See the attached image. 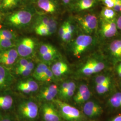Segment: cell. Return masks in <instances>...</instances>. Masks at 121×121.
<instances>
[{"label": "cell", "instance_id": "cell-1", "mask_svg": "<svg viewBox=\"0 0 121 121\" xmlns=\"http://www.w3.org/2000/svg\"><path fill=\"white\" fill-rule=\"evenodd\" d=\"M54 102L57 106L60 116L65 120L78 121L82 118L81 113L77 108L59 99H54Z\"/></svg>", "mask_w": 121, "mask_h": 121}, {"label": "cell", "instance_id": "cell-2", "mask_svg": "<svg viewBox=\"0 0 121 121\" xmlns=\"http://www.w3.org/2000/svg\"><path fill=\"white\" fill-rule=\"evenodd\" d=\"M93 38L88 35H79L75 39L72 46L74 56L79 57L92 43Z\"/></svg>", "mask_w": 121, "mask_h": 121}, {"label": "cell", "instance_id": "cell-3", "mask_svg": "<svg viewBox=\"0 0 121 121\" xmlns=\"http://www.w3.org/2000/svg\"><path fill=\"white\" fill-rule=\"evenodd\" d=\"M78 20L81 29L86 34L92 33L97 28L98 20L94 14H87L79 17Z\"/></svg>", "mask_w": 121, "mask_h": 121}, {"label": "cell", "instance_id": "cell-4", "mask_svg": "<svg viewBox=\"0 0 121 121\" xmlns=\"http://www.w3.org/2000/svg\"><path fill=\"white\" fill-rule=\"evenodd\" d=\"M32 17V15L30 12L20 10L12 14L9 17V21L14 26H21L29 23Z\"/></svg>", "mask_w": 121, "mask_h": 121}, {"label": "cell", "instance_id": "cell-5", "mask_svg": "<svg viewBox=\"0 0 121 121\" xmlns=\"http://www.w3.org/2000/svg\"><path fill=\"white\" fill-rule=\"evenodd\" d=\"M18 110L22 117L33 119L36 118L38 115V107L34 102L25 101L20 105Z\"/></svg>", "mask_w": 121, "mask_h": 121}, {"label": "cell", "instance_id": "cell-6", "mask_svg": "<svg viewBox=\"0 0 121 121\" xmlns=\"http://www.w3.org/2000/svg\"><path fill=\"white\" fill-rule=\"evenodd\" d=\"M35 43L30 38H25L22 39L18 44L17 53L18 55L23 57L30 56L34 50Z\"/></svg>", "mask_w": 121, "mask_h": 121}, {"label": "cell", "instance_id": "cell-7", "mask_svg": "<svg viewBox=\"0 0 121 121\" xmlns=\"http://www.w3.org/2000/svg\"><path fill=\"white\" fill-rule=\"evenodd\" d=\"M100 33L104 38H110L115 36L117 32L116 22L113 20L101 19Z\"/></svg>", "mask_w": 121, "mask_h": 121}, {"label": "cell", "instance_id": "cell-8", "mask_svg": "<svg viewBox=\"0 0 121 121\" xmlns=\"http://www.w3.org/2000/svg\"><path fill=\"white\" fill-rule=\"evenodd\" d=\"M105 68L104 62L96 59L88 60L82 66L81 72L86 75H90L93 73L99 72Z\"/></svg>", "mask_w": 121, "mask_h": 121}, {"label": "cell", "instance_id": "cell-9", "mask_svg": "<svg viewBox=\"0 0 121 121\" xmlns=\"http://www.w3.org/2000/svg\"><path fill=\"white\" fill-rule=\"evenodd\" d=\"M18 56L17 50L13 48L1 50L0 51V64L4 65H13Z\"/></svg>", "mask_w": 121, "mask_h": 121}, {"label": "cell", "instance_id": "cell-10", "mask_svg": "<svg viewBox=\"0 0 121 121\" xmlns=\"http://www.w3.org/2000/svg\"><path fill=\"white\" fill-rule=\"evenodd\" d=\"M43 116L44 121H60L58 112L51 104H44L42 108Z\"/></svg>", "mask_w": 121, "mask_h": 121}, {"label": "cell", "instance_id": "cell-11", "mask_svg": "<svg viewBox=\"0 0 121 121\" xmlns=\"http://www.w3.org/2000/svg\"><path fill=\"white\" fill-rule=\"evenodd\" d=\"M83 111L87 116L93 117L101 114L103 110L98 104L93 101H88L84 105Z\"/></svg>", "mask_w": 121, "mask_h": 121}, {"label": "cell", "instance_id": "cell-12", "mask_svg": "<svg viewBox=\"0 0 121 121\" xmlns=\"http://www.w3.org/2000/svg\"><path fill=\"white\" fill-rule=\"evenodd\" d=\"M58 93L57 86L55 84H51L44 87L40 91L39 97L45 101L53 100Z\"/></svg>", "mask_w": 121, "mask_h": 121}, {"label": "cell", "instance_id": "cell-13", "mask_svg": "<svg viewBox=\"0 0 121 121\" xmlns=\"http://www.w3.org/2000/svg\"><path fill=\"white\" fill-rule=\"evenodd\" d=\"M68 66L64 62L58 61L52 65L51 70L54 75L60 77L66 73L68 70Z\"/></svg>", "mask_w": 121, "mask_h": 121}, {"label": "cell", "instance_id": "cell-14", "mask_svg": "<svg viewBox=\"0 0 121 121\" xmlns=\"http://www.w3.org/2000/svg\"><path fill=\"white\" fill-rule=\"evenodd\" d=\"M37 5L47 13H54L56 10V5L52 0H38Z\"/></svg>", "mask_w": 121, "mask_h": 121}, {"label": "cell", "instance_id": "cell-15", "mask_svg": "<svg viewBox=\"0 0 121 121\" xmlns=\"http://www.w3.org/2000/svg\"><path fill=\"white\" fill-rule=\"evenodd\" d=\"M109 49L112 56L121 58V39L113 40L109 45Z\"/></svg>", "mask_w": 121, "mask_h": 121}, {"label": "cell", "instance_id": "cell-16", "mask_svg": "<svg viewBox=\"0 0 121 121\" xmlns=\"http://www.w3.org/2000/svg\"><path fill=\"white\" fill-rule=\"evenodd\" d=\"M10 75L8 70L4 66L0 65V89L7 85L10 80Z\"/></svg>", "mask_w": 121, "mask_h": 121}, {"label": "cell", "instance_id": "cell-17", "mask_svg": "<svg viewBox=\"0 0 121 121\" xmlns=\"http://www.w3.org/2000/svg\"><path fill=\"white\" fill-rule=\"evenodd\" d=\"M13 98L9 95H0V109L7 110L11 108L13 104Z\"/></svg>", "mask_w": 121, "mask_h": 121}, {"label": "cell", "instance_id": "cell-18", "mask_svg": "<svg viewBox=\"0 0 121 121\" xmlns=\"http://www.w3.org/2000/svg\"><path fill=\"white\" fill-rule=\"evenodd\" d=\"M95 0H77L76 6L79 10H84L91 8L95 3Z\"/></svg>", "mask_w": 121, "mask_h": 121}, {"label": "cell", "instance_id": "cell-19", "mask_svg": "<svg viewBox=\"0 0 121 121\" xmlns=\"http://www.w3.org/2000/svg\"><path fill=\"white\" fill-rule=\"evenodd\" d=\"M102 19L105 20H113L116 15V12L112 9L104 7L101 11Z\"/></svg>", "mask_w": 121, "mask_h": 121}, {"label": "cell", "instance_id": "cell-20", "mask_svg": "<svg viewBox=\"0 0 121 121\" xmlns=\"http://www.w3.org/2000/svg\"><path fill=\"white\" fill-rule=\"evenodd\" d=\"M47 65L44 63L39 64L36 68L33 73V77L37 80L40 81L42 76L44 73L46 69L48 68Z\"/></svg>", "mask_w": 121, "mask_h": 121}, {"label": "cell", "instance_id": "cell-21", "mask_svg": "<svg viewBox=\"0 0 121 121\" xmlns=\"http://www.w3.org/2000/svg\"><path fill=\"white\" fill-rule=\"evenodd\" d=\"M19 84L25 86L30 92H34L37 91L39 88L38 84L37 82L32 79L26 80L25 81L19 82Z\"/></svg>", "mask_w": 121, "mask_h": 121}, {"label": "cell", "instance_id": "cell-22", "mask_svg": "<svg viewBox=\"0 0 121 121\" xmlns=\"http://www.w3.org/2000/svg\"><path fill=\"white\" fill-rule=\"evenodd\" d=\"M109 103L113 107L121 108V92H117L112 95L109 99Z\"/></svg>", "mask_w": 121, "mask_h": 121}, {"label": "cell", "instance_id": "cell-23", "mask_svg": "<svg viewBox=\"0 0 121 121\" xmlns=\"http://www.w3.org/2000/svg\"><path fill=\"white\" fill-rule=\"evenodd\" d=\"M14 45L12 40L0 39V51L12 48Z\"/></svg>", "mask_w": 121, "mask_h": 121}, {"label": "cell", "instance_id": "cell-24", "mask_svg": "<svg viewBox=\"0 0 121 121\" xmlns=\"http://www.w3.org/2000/svg\"><path fill=\"white\" fill-rule=\"evenodd\" d=\"M35 31L37 35L41 36H47L49 35L47 27L42 24H39L35 28Z\"/></svg>", "mask_w": 121, "mask_h": 121}, {"label": "cell", "instance_id": "cell-25", "mask_svg": "<svg viewBox=\"0 0 121 121\" xmlns=\"http://www.w3.org/2000/svg\"><path fill=\"white\" fill-rule=\"evenodd\" d=\"M110 83L111 82L96 84V91L99 94H102L107 92L109 89Z\"/></svg>", "mask_w": 121, "mask_h": 121}, {"label": "cell", "instance_id": "cell-26", "mask_svg": "<svg viewBox=\"0 0 121 121\" xmlns=\"http://www.w3.org/2000/svg\"><path fill=\"white\" fill-rule=\"evenodd\" d=\"M57 23L55 19L50 18L47 24L46 25L48 29L49 35H52L53 34L56 30Z\"/></svg>", "mask_w": 121, "mask_h": 121}, {"label": "cell", "instance_id": "cell-27", "mask_svg": "<svg viewBox=\"0 0 121 121\" xmlns=\"http://www.w3.org/2000/svg\"><path fill=\"white\" fill-rule=\"evenodd\" d=\"M56 49H55L53 50L48 52L47 53L41 56V57L43 60L45 62H50L53 60L56 57Z\"/></svg>", "mask_w": 121, "mask_h": 121}, {"label": "cell", "instance_id": "cell-28", "mask_svg": "<svg viewBox=\"0 0 121 121\" xmlns=\"http://www.w3.org/2000/svg\"><path fill=\"white\" fill-rule=\"evenodd\" d=\"M15 38V35L12 31L7 30H0V39L13 40Z\"/></svg>", "mask_w": 121, "mask_h": 121}, {"label": "cell", "instance_id": "cell-29", "mask_svg": "<svg viewBox=\"0 0 121 121\" xmlns=\"http://www.w3.org/2000/svg\"><path fill=\"white\" fill-rule=\"evenodd\" d=\"M55 49V48H54L52 45L49 44H43L39 48V53L40 56H41L48 52L54 50Z\"/></svg>", "mask_w": 121, "mask_h": 121}, {"label": "cell", "instance_id": "cell-30", "mask_svg": "<svg viewBox=\"0 0 121 121\" xmlns=\"http://www.w3.org/2000/svg\"><path fill=\"white\" fill-rule=\"evenodd\" d=\"M54 74L52 72L51 69L48 68L46 69L44 73L42 76L41 80L43 82H49L51 81L53 78Z\"/></svg>", "mask_w": 121, "mask_h": 121}, {"label": "cell", "instance_id": "cell-31", "mask_svg": "<svg viewBox=\"0 0 121 121\" xmlns=\"http://www.w3.org/2000/svg\"><path fill=\"white\" fill-rule=\"evenodd\" d=\"M32 70L29 69L27 67V65L25 66L22 67L16 68V73L17 74L21 75L24 76H27L30 74L31 73Z\"/></svg>", "mask_w": 121, "mask_h": 121}, {"label": "cell", "instance_id": "cell-32", "mask_svg": "<svg viewBox=\"0 0 121 121\" xmlns=\"http://www.w3.org/2000/svg\"><path fill=\"white\" fill-rule=\"evenodd\" d=\"M90 96L91 92L89 90H88L83 95L80 96L78 98L74 99V100L77 104H81L87 101L90 98Z\"/></svg>", "mask_w": 121, "mask_h": 121}, {"label": "cell", "instance_id": "cell-33", "mask_svg": "<svg viewBox=\"0 0 121 121\" xmlns=\"http://www.w3.org/2000/svg\"><path fill=\"white\" fill-rule=\"evenodd\" d=\"M88 90H89V88L85 84L81 85L78 88L77 92L74 96L73 99H76L78 98L79 97H80V96L83 95L86 91H88Z\"/></svg>", "mask_w": 121, "mask_h": 121}, {"label": "cell", "instance_id": "cell-34", "mask_svg": "<svg viewBox=\"0 0 121 121\" xmlns=\"http://www.w3.org/2000/svg\"><path fill=\"white\" fill-rule=\"evenodd\" d=\"M95 82L96 84H99L104 83L111 82V81L110 78L108 76L99 75L95 78Z\"/></svg>", "mask_w": 121, "mask_h": 121}, {"label": "cell", "instance_id": "cell-35", "mask_svg": "<svg viewBox=\"0 0 121 121\" xmlns=\"http://www.w3.org/2000/svg\"><path fill=\"white\" fill-rule=\"evenodd\" d=\"M16 4V0H3L2 6L4 8H11Z\"/></svg>", "mask_w": 121, "mask_h": 121}, {"label": "cell", "instance_id": "cell-36", "mask_svg": "<svg viewBox=\"0 0 121 121\" xmlns=\"http://www.w3.org/2000/svg\"><path fill=\"white\" fill-rule=\"evenodd\" d=\"M116 0H102V2L105 7L112 9L115 3Z\"/></svg>", "mask_w": 121, "mask_h": 121}, {"label": "cell", "instance_id": "cell-37", "mask_svg": "<svg viewBox=\"0 0 121 121\" xmlns=\"http://www.w3.org/2000/svg\"><path fill=\"white\" fill-rule=\"evenodd\" d=\"M74 92V90H69L65 92V93H64L63 94L61 95L60 96H61V97L63 99H69L73 95Z\"/></svg>", "mask_w": 121, "mask_h": 121}, {"label": "cell", "instance_id": "cell-38", "mask_svg": "<svg viewBox=\"0 0 121 121\" xmlns=\"http://www.w3.org/2000/svg\"><path fill=\"white\" fill-rule=\"evenodd\" d=\"M72 34L68 31H66L65 33L61 36V38L63 40V41L65 42H68L72 38Z\"/></svg>", "mask_w": 121, "mask_h": 121}, {"label": "cell", "instance_id": "cell-39", "mask_svg": "<svg viewBox=\"0 0 121 121\" xmlns=\"http://www.w3.org/2000/svg\"><path fill=\"white\" fill-rule=\"evenodd\" d=\"M112 9L117 12H121V0H116Z\"/></svg>", "mask_w": 121, "mask_h": 121}, {"label": "cell", "instance_id": "cell-40", "mask_svg": "<svg viewBox=\"0 0 121 121\" xmlns=\"http://www.w3.org/2000/svg\"><path fill=\"white\" fill-rule=\"evenodd\" d=\"M65 24L67 31H68L71 33L73 34L75 30L74 26L69 22H65Z\"/></svg>", "mask_w": 121, "mask_h": 121}, {"label": "cell", "instance_id": "cell-41", "mask_svg": "<svg viewBox=\"0 0 121 121\" xmlns=\"http://www.w3.org/2000/svg\"><path fill=\"white\" fill-rule=\"evenodd\" d=\"M29 62V61L27 60V59H24V58L21 59L18 61L17 67L19 68V67H23V66H25L26 65H27V64Z\"/></svg>", "mask_w": 121, "mask_h": 121}, {"label": "cell", "instance_id": "cell-42", "mask_svg": "<svg viewBox=\"0 0 121 121\" xmlns=\"http://www.w3.org/2000/svg\"><path fill=\"white\" fill-rule=\"evenodd\" d=\"M66 31H67V30H66L65 23H64V24H63V25L62 26H60V27L59 30V31H58V34L60 37H61V36L65 33V32Z\"/></svg>", "mask_w": 121, "mask_h": 121}, {"label": "cell", "instance_id": "cell-43", "mask_svg": "<svg viewBox=\"0 0 121 121\" xmlns=\"http://www.w3.org/2000/svg\"><path fill=\"white\" fill-rule=\"evenodd\" d=\"M0 121H12V120L8 116L2 115L0 113Z\"/></svg>", "mask_w": 121, "mask_h": 121}, {"label": "cell", "instance_id": "cell-44", "mask_svg": "<svg viewBox=\"0 0 121 121\" xmlns=\"http://www.w3.org/2000/svg\"><path fill=\"white\" fill-rule=\"evenodd\" d=\"M117 27L121 30V16L118 18L116 21Z\"/></svg>", "mask_w": 121, "mask_h": 121}, {"label": "cell", "instance_id": "cell-45", "mask_svg": "<svg viewBox=\"0 0 121 121\" xmlns=\"http://www.w3.org/2000/svg\"><path fill=\"white\" fill-rule=\"evenodd\" d=\"M111 121H121V114H119L115 117Z\"/></svg>", "mask_w": 121, "mask_h": 121}, {"label": "cell", "instance_id": "cell-46", "mask_svg": "<svg viewBox=\"0 0 121 121\" xmlns=\"http://www.w3.org/2000/svg\"><path fill=\"white\" fill-rule=\"evenodd\" d=\"M61 0L65 4H67L69 3L71 0Z\"/></svg>", "mask_w": 121, "mask_h": 121}, {"label": "cell", "instance_id": "cell-47", "mask_svg": "<svg viewBox=\"0 0 121 121\" xmlns=\"http://www.w3.org/2000/svg\"><path fill=\"white\" fill-rule=\"evenodd\" d=\"M117 73L118 75L119 76V77H121V69H119V68H117Z\"/></svg>", "mask_w": 121, "mask_h": 121}, {"label": "cell", "instance_id": "cell-48", "mask_svg": "<svg viewBox=\"0 0 121 121\" xmlns=\"http://www.w3.org/2000/svg\"><path fill=\"white\" fill-rule=\"evenodd\" d=\"M117 68H119V69H121V62L119 64V65H118Z\"/></svg>", "mask_w": 121, "mask_h": 121}, {"label": "cell", "instance_id": "cell-49", "mask_svg": "<svg viewBox=\"0 0 121 121\" xmlns=\"http://www.w3.org/2000/svg\"><path fill=\"white\" fill-rule=\"evenodd\" d=\"M1 25H0V28H1Z\"/></svg>", "mask_w": 121, "mask_h": 121}]
</instances>
